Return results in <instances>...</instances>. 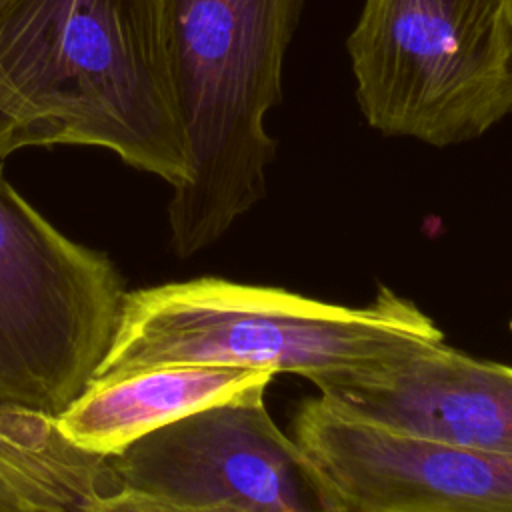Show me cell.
Returning <instances> with one entry per match:
<instances>
[{
  "instance_id": "30bf717a",
  "label": "cell",
  "mask_w": 512,
  "mask_h": 512,
  "mask_svg": "<svg viewBox=\"0 0 512 512\" xmlns=\"http://www.w3.org/2000/svg\"><path fill=\"white\" fill-rule=\"evenodd\" d=\"M80 512H240L226 506H182L134 490L116 488L96 496Z\"/></svg>"
},
{
  "instance_id": "3957f363",
  "label": "cell",
  "mask_w": 512,
  "mask_h": 512,
  "mask_svg": "<svg viewBox=\"0 0 512 512\" xmlns=\"http://www.w3.org/2000/svg\"><path fill=\"white\" fill-rule=\"evenodd\" d=\"M304 0H156L190 178L168 204L178 256L216 242L266 194L276 140L264 118Z\"/></svg>"
},
{
  "instance_id": "8fae6325",
  "label": "cell",
  "mask_w": 512,
  "mask_h": 512,
  "mask_svg": "<svg viewBox=\"0 0 512 512\" xmlns=\"http://www.w3.org/2000/svg\"><path fill=\"white\" fill-rule=\"evenodd\" d=\"M0 512H14L10 506H6L2 500H0Z\"/></svg>"
},
{
  "instance_id": "ba28073f",
  "label": "cell",
  "mask_w": 512,
  "mask_h": 512,
  "mask_svg": "<svg viewBox=\"0 0 512 512\" xmlns=\"http://www.w3.org/2000/svg\"><path fill=\"white\" fill-rule=\"evenodd\" d=\"M314 386L330 408L356 422L512 456V366L472 358L446 342Z\"/></svg>"
},
{
  "instance_id": "6da1fadb",
  "label": "cell",
  "mask_w": 512,
  "mask_h": 512,
  "mask_svg": "<svg viewBox=\"0 0 512 512\" xmlns=\"http://www.w3.org/2000/svg\"><path fill=\"white\" fill-rule=\"evenodd\" d=\"M54 144L188 182L156 0H12L0 12V160Z\"/></svg>"
},
{
  "instance_id": "9c48e42d",
  "label": "cell",
  "mask_w": 512,
  "mask_h": 512,
  "mask_svg": "<svg viewBox=\"0 0 512 512\" xmlns=\"http://www.w3.org/2000/svg\"><path fill=\"white\" fill-rule=\"evenodd\" d=\"M272 378L264 370L210 364L138 368L92 382L54 422L70 444L108 458L174 420Z\"/></svg>"
},
{
  "instance_id": "52a82bcc",
  "label": "cell",
  "mask_w": 512,
  "mask_h": 512,
  "mask_svg": "<svg viewBox=\"0 0 512 512\" xmlns=\"http://www.w3.org/2000/svg\"><path fill=\"white\" fill-rule=\"evenodd\" d=\"M292 438L344 512H512V456L368 426L320 396L298 406Z\"/></svg>"
},
{
  "instance_id": "5b68a950",
  "label": "cell",
  "mask_w": 512,
  "mask_h": 512,
  "mask_svg": "<svg viewBox=\"0 0 512 512\" xmlns=\"http://www.w3.org/2000/svg\"><path fill=\"white\" fill-rule=\"evenodd\" d=\"M112 260L0 176V410L56 418L94 380L124 300Z\"/></svg>"
},
{
  "instance_id": "8992f818",
  "label": "cell",
  "mask_w": 512,
  "mask_h": 512,
  "mask_svg": "<svg viewBox=\"0 0 512 512\" xmlns=\"http://www.w3.org/2000/svg\"><path fill=\"white\" fill-rule=\"evenodd\" d=\"M266 388L250 386L108 456L116 486L182 506L344 512L302 446L274 424Z\"/></svg>"
},
{
  "instance_id": "7c38bea8",
  "label": "cell",
  "mask_w": 512,
  "mask_h": 512,
  "mask_svg": "<svg viewBox=\"0 0 512 512\" xmlns=\"http://www.w3.org/2000/svg\"><path fill=\"white\" fill-rule=\"evenodd\" d=\"M10 2H12V0H0V12H2Z\"/></svg>"
},
{
  "instance_id": "7a4b0ae2",
  "label": "cell",
  "mask_w": 512,
  "mask_h": 512,
  "mask_svg": "<svg viewBox=\"0 0 512 512\" xmlns=\"http://www.w3.org/2000/svg\"><path fill=\"white\" fill-rule=\"evenodd\" d=\"M444 340L410 298L378 286L366 306L284 288L192 278L124 294L96 380L160 364L296 374L312 384L376 370Z\"/></svg>"
},
{
  "instance_id": "277c9868",
  "label": "cell",
  "mask_w": 512,
  "mask_h": 512,
  "mask_svg": "<svg viewBox=\"0 0 512 512\" xmlns=\"http://www.w3.org/2000/svg\"><path fill=\"white\" fill-rule=\"evenodd\" d=\"M346 48L384 136L442 148L512 112V0H364Z\"/></svg>"
}]
</instances>
